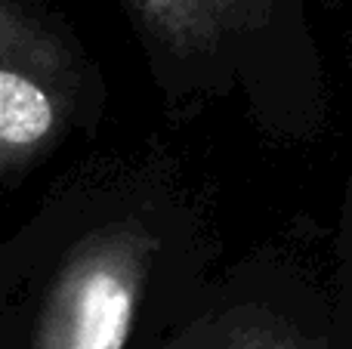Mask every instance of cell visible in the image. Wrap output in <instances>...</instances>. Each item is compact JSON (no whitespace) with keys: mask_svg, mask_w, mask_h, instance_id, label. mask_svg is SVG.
I'll list each match as a JSON object with an SVG mask.
<instances>
[{"mask_svg":"<svg viewBox=\"0 0 352 349\" xmlns=\"http://www.w3.org/2000/svg\"><path fill=\"white\" fill-rule=\"evenodd\" d=\"M213 201L158 139L87 161L53 201L16 349H155L219 275Z\"/></svg>","mask_w":352,"mask_h":349,"instance_id":"1","label":"cell"},{"mask_svg":"<svg viewBox=\"0 0 352 349\" xmlns=\"http://www.w3.org/2000/svg\"><path fill=\"white\" fill-rule=\"evenodd\" d=\"M173 115L244 99L278 139L324 124V80L306 0H118Z\"/></svg>","mask_w":352,"mask_h":349,"instance_id":"2","label":"cell"},{"mask_svg":"<svg viewBox=\"0 0 352 349\" xmlns=\"http://www.w3.org/2000/svg\"><path fill=\"white\" fill-rule=\"evenodd\" d=\"M155 349H352L334 284L297 247L266 245L219 269L201 303Z\"/></svg>","mask_w":352,"mask_h":349,"instance_id":"3","label":"cell"},{"mask_svg":"<svg viewBox=\"0 0 352 349\" xmlns=\"http://www.w3.org/2000/svg\"><path fill=\"white\" fill-rule=\"evenodd\" d=\"M102 105V74L72 28L37 0H0V179L47 161Z\"/></svg>","mask_w":352,"mask_h":349,"instance_id":"4","label":"cell"},{"mask_svg":"<svg viewBox=\"0 0 352 349\" xmlns=\"http://www.w3.org/2000/svg\"><path fill=\"white\" fill-rule=\"evenodd\" d=\"M334 284L352 325V170L346 179V192H343L340 223H337V238H334Z\"/></svg>","mask_w":352,"mask_h":349,"instance_id":"5","label":"cell"},{"mask_svg":"<svg viewBox=\"0 0 352 349\" xmlns=\"http://www.w3.org/2000/svg\"><path fill=\"white\" fill-rule=\"evenodd\" d=\"M324 6H328V10H340L343 0H324Z\"/></svg>","mask_w":352,"mask_h":349,"instance_id":"6","label":"cell"}]
</instances>
